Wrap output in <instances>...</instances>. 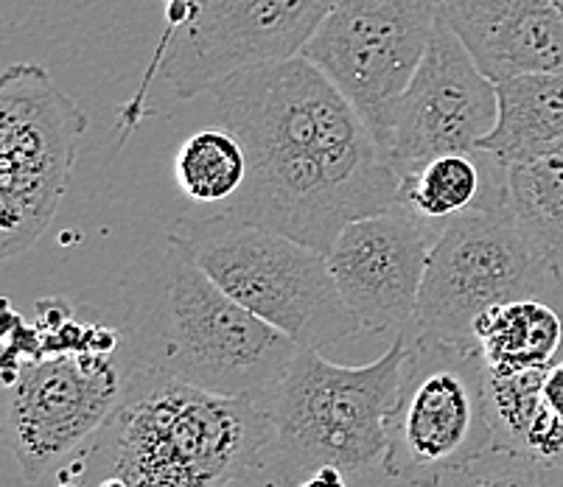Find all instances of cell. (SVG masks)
Returning <instances> with one entry per match:
<instances>
[{"mask_svg": "<svg viewBox=\"0 0 563 487\" xmlns=\"http://www.w3.org/2000/svg\"><path fill=\"white\" fill-rule=\"evenodd\" d=\"M247 179L217 210L329 255L342 228L398 204V177L356 107L306 56L213 85Z\"/></svg>", "mask_w": 563, "mask_h": 487, "instance_id": "cell-1", "label": "cell"}, {"mask_svg": "<svg viewBox=\"0 0 563 487\" xmlns=\"http://www.w3.org/2000/svg\"><path fill=\"white\" fill-rule=\"evenodd\" d=\"M121 291L132 358L208 392H266L300 351L233 300L172 233L130 266Z\"/></svg>", "mask_w": 563, "mask_h": 487, "instance_id": "cell-2", "label": "cell"}, {"mask_svg": "<svg viewBox=\"0 0 563 487\" xmlns=\"http://www.w3.org/2000/svg\"><path fill=\"white\" fill-rule=\"evenodd\" d=\"M87 454L126 487H230L266 468L269 418L261 395L208 392L135 362Z\"/></svg>", "mask_w": 563, "mask_h": 487, "instance_id": "cell-3", "label": "cell"}, {"mask_svg": "<svg viewBox=\"0 0 563 487\" xmlns=\"http://www.w3.org/2000/svg\"><path fill=\"white\" fill-rule=\"evenodd\" d=\"M34 347H9L7 443L29 482L85 449L124 398L135 367L124 331L79 325L63 302H40Z\"/></svg>", "mask_w": 563, "mask_h": 487, "instance_id": "cell-4", "label": "cell"}, {"mask_svg": "<svg viewBox=\"0 0 563 487\" xmlns=\"http://www.w3.org/2000/svg\"><path fill=\"white\" fill-rule=\"evenodd\" d=\"M404 356L407 331H398L390 351L362 367L334 364L317 347H300L284 376L261 392L269 418L266 465L286 479L322 465L345 474L382 465Z\"/></svg>", "mask_w": 563, "mask_h": 487, "instance_id": "cell-5", "label": "cell"}, {"mask_svg": "<svg viewBox=\"0 0 563 487\" xmlns=\"http://www.w3.org/2000/svg\"><path fill=\"white\" fill-rule=\"evenodd\" d=\"M168 233L233 300L300 347L322 351L362 331L320 250L222 210L180 217Z\"/></svg>", "mask_w": 563, "mask_h": 487, "instance_id": "cell-6", "label": "cell"}, {"mask_svg": "<svg viewBox=\"0 0 563 487\" xmlns=\"http://www.w3.org/2000/svg\"><path fill=\"white\" fill-rule=\"evenodd\" d=\"M488 456L496 440L479 345L407 331L382 471L407 487H440Z\"/></svg>", "mask_w": 563, "mask_h": 487, "instance_id": "cell-7", "label": "cell"}, {"mask_svg": "<svg viewBox=\"0 0 563 487\" xmlns=\"http://www.w3.org/2000/svg\"><path fill=\"white\" fill-rule=\"evenodd\" d=\"M87 112L37 63L0 76V255H25L59 213L85 132Z\"/></svg>", "mask_w": 563, "mask_h": 487, "instance_id": "cell-8", "label": "cell"}, {"mask_svg": "<svg viewBox=\"0 0 563 487\" xmlns=\"http://www.w3.org/2000/svg\"><path fill=\"white\" fill-rule=\"evenodd\" d=\"M521 297L563 306V286L510 204L471 210L440 230L407 331L474 342V325L485 311Z\"/></svg>", "mask_w": 563, "mask_h": 487, "instance_id": "cell-9", "label": "cell"}, {"mask_svg": "<svg viewBox=\"0 0 563 487\" xmlns=\"http://www.w3.org/2000/svg\"><path fill=\"white\" fill-rule=\"evenodd\" d=\"M438 14L440 0H334L300 54L356 107L384 155Z\"/></svg>", "mask_w": 563, "mask_h": 487, "instance_id": "cell-10", "label": "cell"}, {"mask_svg": "<svg viewBox=\"0 0 563 487\" xmlns=\"http://www.w3.org/2000/svg\"><path fill=\"white\" fill-rule=\"evenodd\" d=\"M334 0H205L177 34L161 65V79L180 99L213 85L303 54Z\"/></svg>", "mask_w": 563, "mask_h": 487, "instance_id": "cell-11", "label": "cell"}, {"mask_svg": "<svg viewBox=\"0 0 563 487\" xmlns=\"http://www.w3.org/2000/svg\"><path fill=\"white\" fill-rule=\"evenodd\" d=\"M496 81L483 74L443 12L393 124L387 161L398 174L449 152H471L496 126Z\"/></svg>", "mask_w": 563, "mask_h": 487, "instance_id": "cell-12", "label": "cell"}, {"mask_svg": "<svg viewBox=\"0 0 563 487\" xmlns=\"http://www.w3.org/2000/svg\"><path fill=\"white\" fill-rule=\"evenodd\" d=\"M434 241L438 235L401 204L342 228L329 264L362 328L398 333L412 325Z\"/></svg>", "mask_w": 563, "mask_h": 487, "instance_id": "cell-13", "label": "cell"}, {"mask_svg": "<svg viewBox=\"0 0 563 487\" xmlns=\"http://www.w3.org/2000/svg\"><path fill=\"white\" fill-rule=\"evenodd\" d=\"M440 12L494 81L563 70V18L552 0H440Z\"/></svg>", "mask_w": 563, "mask_h": 487, "instance_id": "cell-14", "label": "cell"}, {"mask_svg": "<svg viewBox=\"0 0 563 487\" xmlns=\"http://www.w3.org/2000/svg\"><path fill=\"white\" fill-rule=\"evenodd\" d=\"M398 177V204L421 219L434 235L471 210L510 204L508 166H501L483 148L432 157Z\"/></svg>", "mask_w": 563, "mask_h": 487, "instance_id": "cell-15", "label": "cell"}, {"mask_svg": "<svg viewBox=\"0 0 563 487\" xmlns=\"http://www.w3.org/2000/svg\"><path fill=\"white\" fill-rule=\"evenodd\" d=\"M499 115L479 141L501 166L541 161L563 148V70H539L496 81Z\"/></svg>", "mask_w": 563, "mask_h": 487, "instance_id": "cell-16", "label": "cell"}, {"mask_svg": "<svg viewBox=\"0 0 563 487\" xmlns=\"http://www.w3.org/2000/svg\"><path fill=\"white\" fill-rule=\"evenodd\" d=\"M541 376L544 370H488L496 454L516 456L541 471L552 487H563V420L541 398Z\"/></svg>", "mask_w": 563, "mask_h": 487, "instance_id": "cell-17", "label": "cell"}, {"mask_svg": "<svg viewBox=\"0 0 563 487\" xmlns=\"http://www.w3.org/2000/svg\"><path fill=\"white\" fill-rule=\"evenodd\" d=\"M490 373L547 370L563 353V306L541 297L501 302L474 325Z\"/></svg>", "mask_w": 563, "mask_h": 487, "instance_id": "cell-18", "label": "cell"}, {"mask_svg": "<svg viewBox=\"0 0 563 487\" xmlns=\"http://www.w3.org/2000/svg\"><path fill=\"white\" fill-rule=\"evenodd\" d=\"M510 210L563 286V148L508 168Z\"/></svg>", "mask_w": 563, "mask_h": 487, "instance_id": "cell-19", "label": "cell"}, {"mask_svg": "<svg viewBox=\"0 0 563 487\" xmlns=\"http://www.w3.org/2000/svg\"><path fill=\"white\" fill-rule=\"evenodd\" d=\"M177 186L188 199L219 208L247 179V155L230 130H202L188 137L174 161Z\"/></svg>", "mask_w": 563, "mask_h": 487, "instance_id": "cell-20", "label": "cell"}, {"mask_svg": "<svg viewBox=\"0 0 563 487\" xmlns=\"http://www.w3.org/2000/svg\"><path fill=\"white\" fill-rule=\"evenodd\" d=\"M163 3H166V32L157 37L155 51H152V59H150V65H146V70H143L141 85H137L135 96H132V99L121 107V121H118V130H121V143L130 141L132 132L141 126L143 115L150 112V107H146V96H150V87H152V81H155V76H161V65H163V59L168 56V51H172L177 34H180L183 29H186V25L197 18L199 9L205 7V0H163Z\"/></svg>", "mask_w": 563, "mask_h": 487, "instance_id": "cell-21", "label": "cell"}, {"mask_svg": "<svg viewBox=\"0 0 563 487\" xmlns=\"http://www.w3.org/2000/svg\"><path fill=\"white\" fill-rule=\"evenodd\" d=\"M499 456V463L479 471V474H471V479H465L460 487H552L550 479L532 465L508 454Z\"/></svg>", "mask_w": 563, "mask_h": 487, "instance_id": "cell-22", "label": "cell"}, {"mask_svg": "<svg viewBox=\"0 0 563 487\" xmlns=\"http://www.w3.org/2000/svg\"><path fill=\"white\" fill-rule=\"evenodd\" d=\"M541 398L563 420V353L547 367L544 376H541Z\"/></svg>", "mask_w": 563, "mask_h": 487, "instance_id": "cell-23", "label": "cell"}, {"mask_svg": "<svg viewBox=\"0 0 563 487\" xmlns=\"http://www.w3.org/2000/svg\"><path fill=\"white\" fill-rule=\"evenodd\" d=\"M342 474H345V471L334 468V465H322V468L311 471L309 479L300 482L298 487H347Z\"/></svg>", "mask_w": 563, "mask_h": 487, "instance_id": "cell-24", "label": "cell"}, {"mask_svg": "<svg viewBox=\"0 0 563 487\" xmlns=\"http://www.w3.org/2000/svg\"><path fill=\"white\" fill-rule=\"evenodd\" d=\"M552 3H555V9H558V14H561V18H563V0H552Z\"/></svg>", "mask_w": 563, "mask_h": 487, "instance_id": "cell-25", "label": "cell"}]
</instances>
